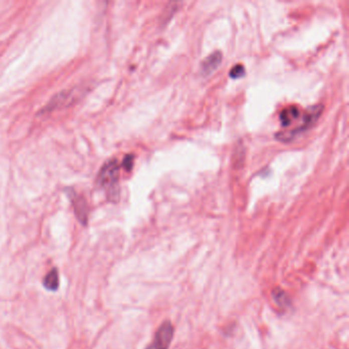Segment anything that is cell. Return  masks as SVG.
Here are the masks:
<instances>
[{
  "mask_svg": "<svg viewBox=\"0 0 349 349\" xmlns=\"http://www.w3.org/2000/svg\"><path fill=\"white\" fill-rule=\"evenodd\" d=\"M120 165L116 159L107 161L101 168L97 176V184L99 188L105 190L108 200L116 203L120 198Z\"/></svg>",
  "mask_w": 349,
  "mask_h": 349,
  "instance_id": "6da1fadb",
  "label": "cell"
},
{
  "mask_svg": "<svg viewBox=\"0 0 349 349\" xmlns=\"http://www.w3.org/2000/svg\"><path fill=\"white\" fill-rule=\"evenodd\" d=\"M322 111H323V107L321 105L310 107L306 111V113L304 114L303 121H302V124H301L300 126L296 127L292 131H282V132H279V133H277L275 135V137L278 140H280V141L292 140V138H294L295 136L299 135L300 133L308 130L310 127H312L314 124L316 123V121L318 120V118L320 117Z\"/></svg>",
  "mask_w": 349,
  "mask_h": 349,
  "instance_id": "7a4b0ae2",
  "label": "cell"
},
{
  "mask_svg": "<svg viewBox=\"0 0 349 349\" xmlns=\"http://www.w3.org/2000/svg\"><path fill=\"white\" fill-rule=\"evenodd\" d=\"M82 94H83V89L78 87L63 90L51 98V101H49L41 110V113L45 114L56 110L68 108L74 103H76L82 96Z\"/></svg>",
  "mask_w": 349,
  "mask_h": 349,
  "instance_id": "3957f363",
  "label": "cell"
},
{
  "mask_svg": "<svg viewBox=\"0 0 349 349\" xmlns=\"http://www.w3.org/2000/svg\"><path fill=\"white\" fill-rule=\"evenodd\" d=\"M174 335V328L171 321L165 320L158 328L152 343L146 349H168Z\"/></svg>",
  "mask_w": 349,
  "mask_h": 349,
  "instance_id": "277c9868",
  "label": "cell"
},
{
  "mask_svg": "<svg viewBox=\"0 0 349 349\" xmlns=\"http://www.w3.org/2000/svg\"><path fill=\"white\" fill-rule=\"evenodd\" d=\"M67 194L70 198V201L72 203L75 215H76L77 219L83 224V226H85L88 221V214H89V208L85 198L77 194L74 190H68Z\"/></svg>",
  "mask_w": 349,
  "mask_h": 349,
  "instance_id": "5b68a950",
  "label": "cell"
},
{
  "mask_svg": "<svg viewBox=\"0 0 349 349\" xmlns=\"http://www.w3.org/2000/svg\"><path fill=\"white\" fill-rule=\"evenodd\" d=\"M222 54L220 52H214L209 55L201 64V73L204 76L212 74L221 64Z\"/></svg>",
  "mask_w": 349,
  "mask_h": 349,
  "instance_id": "8992f818",
  "label": "cell"
},
{
  "mask_svg": "<svg viewBox=\"0 0 349 349\" xmlns=\"http://www.w3.org/2000/svg\"><path fill=\"white\" fill-rule=\"evenodd\" d=\"M300 116V110L297 107H288L284 109L280 114V120L284 127L290 126L291 124Z\"/></svg>",
  "mask_w": 349,
  "mask_h": 349,
  "instance_id": "52a82bcc",
  "label": "cell"
},
{
  "mask_svg": "<svg viewBox=\"0 0 349 349\" xmlns=\"http://www.w3.org/2000/svg\"><path fill=\"white\" fill-rule=\"evenodd\" d=\"M272 299L282 308H288L291 306V300L288 294L281 288H275L271 293Z\"/></svg>",
  "mask_w": 349,
  "mask_h": 349,
  "instance_id": "ba28073f",
  "label": "cell"
},
{
  "mask_svg": "<svg viewBox=\"0 0 349 349\" xmlns=\"http://www.w3.org/2000/svg\"><path fill=\"white\" fill-rule=\"evenodd\" d=\"M43 286L49 291H57L59 289V272L57 268L52 269L45 276Z\"/></svg>",
  "mask_w": 349,
  "mask_h": 349,
  "instance_id": "9c48e42d",
  "label": "cell"
},
{
  "mask_svg": "<svg viewBox=\"0 0 349 349\" xmlns=\"http://www.w3.org/2000/svg\"><path fill=\"white\" fill-rule=\"evenodd\" d=\"M245 75V68L243 65H236L232 68V70L230 71V76L233 79H239L241 77H243Z\"/></svg>",
  "mask_w": 349,
  "mask_h": 349,
  "instance_id": "30bf717a",
  "label": "cell"
},
{
  "mask_svg": "<svg viewBox=\"0 0 349 349\" xmlns=\"http://www.w3.org/2000/svg\"><path fill=\"white\" fill-rule=\"evenodd\" d=\"M133 162H134V157L132 155H127L125 158H124L122 162V166L126 171H130L133 167Z\"/></svg>",
  "mask_w": 349,
  "mask_h": 349,
  "instance_id": "8fae6325",
  "label": "cell"
}]
</instances>
